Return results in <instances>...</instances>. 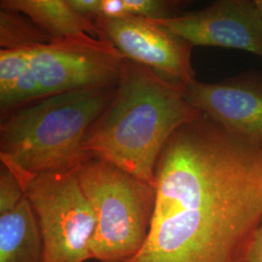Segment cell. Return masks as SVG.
<instances>
[{"label": "cell", "instance_id": "cell-1", "mask_svg": "<svg viewBox=\"0 0 262 262\" xmlns=\"http://www.w3.org/2000/svg\"><path fill=\"white\" fill-rule=\"evenodd\" d=\"M154 187L150 233L129 262H251L262 224V144L201 113L169 139Z\"/></svg>", "mask_w": 262, "mask_h": 262}, {"label": "cell", "instance_id": "cell-2", "mask_svg": "<svg viewBox=\"0 0 262 262\" xmlns=\"http://www.w3.org/2000/svg\"><path fill=\"white\" fill-rule=\"evenodd\" d=\"M201 113L186 99V84L124 58L110 104L94 122L83 149L154 185L159 156L175 131Z\"/></svg>", "mask_w": 262, "mask_h": 262}, {"label": "cell", "instance_id": "cell-3", "mask_svg": "<svg viewBox=\"0 0 262 262\" xmlns=\"http://www.w3.org/2000/svg\"><path fill=\"white\" fill-rule=\"evenodd\" d=\"M118 83L48 96L2 116L1 163L19 178L78 170L90 160L83 149L88 131Z\"/></svg>", "mask_w": 262, "mask_h": 262}, {"label": "cell", "instance_id": "cell-4", "mask_svg": "<svg viewBox=\"0 0 262 262\" xmlns=\"http://www.w3.org/2000/svg\"><path fill=\"white\" fill-rule=\"evenodd\" d=\"M123 60L110 42L93 36L0 50L1 117L48 96L116 84Z\"/></svg>", "mask_w": 262, "mask_h": 262}, {"label": "cell", "instance_id": "cell-5", "mask_svg": "<svg viewBox=\"0 0 262 262\" xmlns=\"http://www.w3.org/2000/svg\"><path fill=\"white\" fill-rule=\"evenodd\" d=\"M77 173L96 215L90 246L92 260L131 261L150 233L154 185L100 159H90Z\"/></svg>", "mask_w": 262, "mask_h": 262}, {"label": "cell", "instance_id": "cell-6", "mask_svg": "<svg viewBox=\"0 0 262 262\" xmlns=\"http://www.w3.org/2000/svg\"><path fill=\"white\" fill-rule=\"evenodd\" d=\"M19 179L37 217L44 262L92 260L90 246L96 215L77 170Z\"/></svg>", "mask_w": 262, "mask_h": 262}, {"label": "cell", "instance_id": "cell-7", "mask_svg": "<svg viewBox=\"0 0 262 262\" xmlns=\"http://www.w3.org/2000/svg\"><path fill=\"white\" fill-rule=\"evenodd\" d=\"M99 36L126 59L148 66L182 84L195 82L191 62L193 46L155 19L138 17L95 18Z\"/></svg>", "mask_w": 262, "mask_h": 262}, {"label": "cell", "instance_id": "cell-8", "mask_svg": "<svg viewBox=\"0 0 262 262\" xmlns=\"http://www.w3.org/2000/svg\"><path fill=\"white\" fill-rule=\"evenodd\" d=\"M155 20L193 47L234 49L262 58V13L255 0H219L203 9Z\"/></svg>", "mask_w": 262, "mask_h": 262}, {"label": "cell", "instance_id": "cell-9", "mask_svg": "<svg viewBox=\"0 0 262 262\" xmlns=\"http://www.w3.org/2000/svg\"><path fill=\"white\" fill-rule=\"evenodd\" d=\"M194 109L225 129L262 144V76L246 73L215 83L186 85Z\"/></svg>", "mask_w": 262, "mask_h": 262}, {"label": "cell", "instance_id": "cell-10", "mask_svg": "<svg viewBox=\"0 0 262 262\" xmlns=\"http://www.w3.org/2000/svg\"><path fill=\"white\" fill-rule=\"evenodd\" d=\"M0 8L26 15L53 40L100 38L94 19L77 13L67 0H1Z\"/></svg>", "mask_w": 262, "mask_h": 262}, {"label": "cell", "instance_id": "cell-11", "mask_svg": "<svg viewBox=\"0 0 262 262\" xmlns=\"http://www.w3.org/2000/svg\"><path fill=\"white\" fill-rule=\"evenodd\" d=\"M0 262H44L37 217L28 198L0 215Z\"/></svg>", "mask_w": 262, "mask_h": 262}, {"label": "cell", "instance_id": "cell-12", "mask_svg": "<svg viewBox=\"0 0 262 262\" xmlns=\"http://www.w3.org/2000/svg\"><path fill=\"white\" fill-rule=\"evenodd\" d=\"M182 3L167 0H84L81 10L84 16L92 19L138 17L164 19L179 15Z\"/></svg>", "mask_w": 262, "mask_h": 262}, {"label": "cell", "instance_id": "cell-13", "mask_svg": "<svg viewBox=\"0 0 262 262\" xmlns=\"http://www.w3.org/2000/svg\"><path fill=\"white\" fill-rule=\"evenodd\" d=\"M54 41L26 15L0 8L1 50L35 47Z\"/></svg>", "mask_w": 262, "mask_h": 262}, {"label": "cell", "instance_id": "cell-14", "mask_svg": "<svg viewBox=\"0 0 262 262\" xmlns=\"http://www.w3.org/2000/svg\"><path fill=\"white\" fill-rule=\"evenodd\" d=\"M24 187L18 176L6 165L0 168V215L8 213L18 206L25 198Z\"/></svg>", "mask_w": 262, "mask_h": 262}, {"label": "cell", "instance_id": "cell-15", "mask_svg": "<svg viewBox=\"0 0 262 262\" xmlns=\"http://www.w3.org/2000/svg\"><path fill=\"white\" fill-rule=\"evenodd\" d=\"M250 260L251 262H262V224L255 235Z\"/></svg>", "mask_w": 262, "mask_h": 262}, {"label": "cell", "instance_id": "cell-16", "mask_svg": "<svg viewBox=\"0 0 262 262\" xmlns=\"http://www.w3.org/2000/svg\"><path fill=\"white\" fill-rule=\"evenodd\" d=\"M255 1H256V4H257L258 8L261 11L262 13V0H255Z\"/></svg>", "mask_w": 262, "mask_h": 262}]
</instances>
